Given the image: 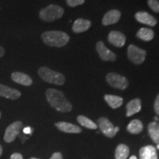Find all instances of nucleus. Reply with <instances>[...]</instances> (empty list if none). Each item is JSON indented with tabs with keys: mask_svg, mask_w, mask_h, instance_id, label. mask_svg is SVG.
I'll use <instances>...</instances> for the list:
<instances>
[{
	"mask_svg": "<svg viewBox=\"0 0 159 159\" xmlns=\"http://www.w3.org/2000/svg\"><path fill=\"white\" fill-rule=\"evenodd\" d=\"M47 99L52 108L60 112H69L72 109L71 102L66 98L62 91L55 89H49L46 91Z\"/></svg>",
	"mask_w": 159,
	"mask_h": 159,
	"instance_id": "nucleus-1",
	"label": "nucleus"
},
{
	"mask_svg": "<svg viewBox=\"0 0 159 159\" xmlns=\"http://www.w3.org/2000/svg\"><path fill=\"white\" fill-rule=\"evenodd\" d=\"M41 38L46 44L49 47H61L66 45L69 41V36L62 31L44 32Z\"/></svg>",
	"mask_w": 159,
	"mask_h": 159,
	"instance_id": "nucleus-2",
	"label": "nucleus"
},
{
	"mask_svg": "<svg viewBox=\"0 0 159 159\" xmlns=\"http://www.w3.org/2000/svg\"><path fill=\"white\" fill-rule=\"evenodd\" d=\"M38 74L43 80L49 83L61 85L65 83V77L63 74L53 71L47 66H43L39 68Z\"/></svg>",
	"mask_w": 159,
	"mask_h": 159,
	"instance_id": "nucleus-3",
	"label": "nucleus"
},
{
	"mask_svg": "<svg viewBox=\"0 0 159 159\" xmlns=\"http://www.w3.org/2000/svg\"><path fill=\"white\" fill-rule=\"evenodd\" d=\"M64 10L63 7L56 5H50L40 11L39 17L45 21H53L61 19Z\"/></svg>",
	"mask_w": 159,
	"mask_h": 159,
	"instance_id": "nucleus-4",
	"label": "nucleus"
},
{
	"mask_svg": "<svg viewBox=\"0 0 159 159\" xmlns=\"http://www.w3.org/2000/svg\"><path fill=\"white\" fill-rule=\"evenodd\" d=\"M97 124L102 134L109 138L116 136V133L119 130V127H114L110 120L105 117H100L98 119Z\"/></svg>",
	"mask_w": 159,
	"mask_h": 159,
	"instance_id": "nucleus-5",
	"label": "nucleus"
},
{
	"mask_svg": "<svg viewBox=\"0 0 159 159\" xmlns=\"http://www.w3.org/2000/svg\"><path fill=\"white\" fill-rule=\"evenodd\" d=\"M147 52L144 49L131 44L128 47V56L131 62L136 64H142L146 57Z\"/></svg>",
	"mask_w": 159,
	"mask_h": 159,
	"instance_id": "nucleus-6",
	"label": "nucleus"
},
{
	"mask_svg": "<svg viewBox=\"0 0 159 159\" xmlns=\"http://www.w3.org/2000/svg\"><path fill=\"white\" fill-rule=\"evenodd\" d=\"M106 80L111 86L120 90H125L128 86V81L126 77L116 73L111 72L107 75Z\"/></svg>",
	"mask_w": 159,
	"mask_h": 159,
	"instance_id": "nucleus-7",
	"label": "nucleus"
},
{
	"mask_svg": "<svg viewBox=\"0 0 159 159\" xmlns=\"http://www.w3.org/2000/svg\"><path fill=\"white\" fill-rule=\"evenodd\" d=\"M23 124L20 121H16L12 123L7 127L5 130V136H4V140L5 142L10 143L13 142L16 138L18 135L19 134L21 129L22 128Z\"/></svg>",
	"mask_w": 159,
	"mask_h": 159,
	"instance_id": "nucleus-8",
	"label": "nucleus"
},
{
	"mask_svg": "<svg viewBox=\"0 0 159 159\" xmlns=\"http://www.w3.org/2000/svg\"><path fill=\"white\" fill-rule=\"evenodd\" d=\"M96 49L99 55V57L105 61H114L116 59V55L113 52L105 47L102 41H98L97 43Z\"/></svg>",
	"mask_w": 159,
	"mask_h": 159,
	"instance_id": "nucleus-9",
	"label": "nucleus"
},
{
	"mask_svg": "<svg viewBox=\"0 0 159 159\" xmlns=\"http://www.w3.org/2000/svg\"><path fill=\"white\" fill-rule=\"evenodd\" d=\"M108 41L117 47H122L126 42V37L119 31H111L108 35Z\"/></svg>",
	"mask_w": 159,
	"mask_h": 159,
	"instance_id": "nucleus-10",
	"label": "nucleus"
},
{
	"mask_svg": "<svg viewBox=\"0 0 159 159\" xmlns=\"http://www.w3.org/2000/svg\"><path fill=\"white\" fill-rule=\"evenodd\" d=\"M135 18H136V19L139 22L149 25L150 27H154L157 24V20L152 15L147 13V12H138V13L135 14Z\"/></svg>",
	"mask_w": 159,
	"mask_h": 159,
	"instance_id": "nucleus-11",
	"label": "nucleus"
},
{
	"mask_svg": "<svg viewBox=\"0 0 159 159\" xmlns=\"http://www.w3.org/2000/svg\"><path fill=\"white\" fill-rule=\"evenodd\" d=\"M121 17V13L118 10H111L106 13L102 19V25L108 26L114 25L119 21Z\"/></svg>",
	"mask_w": 159,
	"mask_h": 159,
	"instance_id": "nucleus-12",
	"label": "nucleus"
},
{
	"mask_svg": "<svg viewBox=\"0 0 159 159\" xmlns=\"http://www.w3.org/2000/svg\"><path fill=\"white\" fill-rule=\"evenodd\" d=\"M0 97H5L10 99H17L21 97V93L16 89L0 84Z\"/></svg>",
	"mask_w": 159,
	"mask_h": 159,
	"instance_id": "nucleus-13",
	"label": "nucleus"
},
{
	"mask_svg": "<svg viewBox=\"0 0 159 159\" xmlns=\"http://www.w3.org/2000/svg\"><path fill=\"white\" fill-rule=\"evenodd\" d=\"M11 78L15 83L25 85V86H30L33 84V80L31 77L22 72L16 71V72L12 73Z\"/></svg>",
	"mask_w": 159,
	"mask_h": 159,
	"instance_id": "nucleus-14",
	"label": "nucleus"
},
{
	"mask_svg": "<svg viewBox=\"0 0 159 159\" xmlns=\"http://www.w3.org/2000/svg\"><path fill=\"white\" fill-rule=\"evenodd\" d=\"M139 158L140 159H158L156 149L152 145L143 147L139 150Z\"/></svg>",
	"mask_w": 159,
	"mask_h": 159,
	"instance_id": "nucleus-15",
	"label": "nucleus"
},
{
	"mask_svg": "<svg viewBox=\"0 0 159 159\" xmlns=\"http://www.w3.org/2000/svg\"><path fill=\"white\" fill-rule=\"evenodd\" d=\"M55 126L57 127L58 130L64 133H68V134H79L82 131V129L80 127L69 122H57L55 123Z\"/></svg>",
	"mask_w": 159,
	"mask_h": 159,
	"instance_id": "nucleus-16",
	"label": "nucleus"
},
{
	"mask_svg": "<svg viewBox=\"0 0 159 159\" xmlns=\"http://www.w3.org/2000/svg\"><path fill=\"white\" fill-rule=\"evenodd\" d=\"M127 116H131L137 114L142 109V102L141 99L136 98L130 101L126 105Z\"/></svg>",
	"mask_w": 159,
	"mask_h": 159,
	"instance_id": "nucleus-17",
	"label": "nucleus"
},
{
	"mask_svg": "<svg viewBox=\"0 0 159 159\" xmlns=\"http://www.w3.org/2000/svg\"><path fill=\"white\" fill-rule=\"evenodd\" d=\"M90 21L83 19H78L75 21L72 26V30L76 33H80L88 30L91 27Z\"/></svg>",
	"mask_w": 159,
	"mask_h": 159,
	"instance_id": "nucleus-18",
	"label": "nucleus"
},
{
	"mask_svg": "<svg viewBox=\"0 0 159 159\" xmlns=\"http://www.w3.org/2000/svg\"><path fill=\"white\" fill-rule=\"evenodd\" d=\"M105 100L108 103L111 108H118L123 103V99L121 97L116 96V95L106 94L105 95Z\"/></svg>",
	"mask_w": 159,
	"mask_h": 159,
	"instance_id": "nucleus-19",
	"label": "nucleus"
},
{
	"mask_svg": "<svg viewBox=\"0 0 159 159\" xmlns=\"http://www.w3.org/2000/svg\"><path fill=\"white\" fill-rule=\"evenodd\" d=\"M148 133L150 138L157 144H159V124L157 122H152L148 125Z\"/></svg>",
	"mask_w": 159,
	"mask_h": 159,
	"instance_id": "nucleus-20",
	"label": "nucleus"
},
{
	"mask_svg": "<svg viewBox=\"0 0 159 159\" xmlns=\"http://www.w3.org/2000/svg\"><path fill=\"white\" fill-rule=\"evenodd\" d=\"M143 128H144V126H143L142 122L139 119H134L130 121L127 127V130L132 134H140L143 130Z\"/></svg>",
	"mask_w": 159,
	"mask_h": 159,
	"instance_id": "nucleus-21",
	"label": "nucleus"
},
{
	"mask_svg": "<svg viewBox=\"0 0 159 159\" xmlns=\"http://www.w3.org/2000/svg\"><path fill=\"white\" fill-rule=\"evenodd\" d=\"M130 153V150L127 145L121 144L116 147L115 150V159H127Z\"/></svg>",
	"mask_w": 159,
	"mask_h": 159,
	"instance_id": "nucleus-22",
	"label": "nucleus"
},
{
	"mask_svg": "<svg viewBox=\"0 0 159 159\" xmlns=\"http://www.w3.org/2000/svg\"><path fill=\"white\" fill-rule=\"evenodd\" d=\"M154 35L153 30L149 28H141L136 33V36L144 41H150L152 40Z\"/></svg>",
	"mask_w": 159,
	"mask_h": 159,
	"instance_id": "nucleus-23",
	"label": "nucleus"
},
{
	"mask_svg": "<svg viewBox=\"0 0 159 159\" xmlns=\"http://www.w3.org/2000/svg\"><path fill=\"white\" fill-rule=\"evenodd\" d=\"M77 120L82 126L88 129L95 130V129L97 128V125H96V123H94L90 119L87 118L86 116H83V115H80V116H77Z\"/></svg>",
	"mask_w": 159,
	"mask_h": 159,
	"instance_id": "nucleus-24",
	"label": "nucleus"
},
{
	"mask_svg": "<svg viewBox=\"0 0 159 159\" xmlns=\"http://www.w3.org/2000/svg\"><path fill=\"white\" fill-rule=\"evenodd\" d=\"M149 7L156 13H159V2L158 0H148Z\"/></svg>",
	"mask_w": 159,
	"mask_h": 159,
	"instance_id": "nucleus-25",
	"label": "nucleus"
},
{
	"mask_svg": "<svg viewBox=\"0 0 159 159\" xmlns=\"http://www.w3.org/2000/svg\"><path fill=\"white\" fill-rule=\"evenodd\" d=\"M66 2L69 7H74L77 5H83L85 2V0H66Z\"/></svg>",
	"mask_w": 159,
	"mask_h": 159,
	"instance_id": "nucleus-26",
	"label": "nucleus"
},
{
	"mask_svg": "<svg viewBox=\"0 0 159 159\" xmlns=\"http://www.w3.org/2000/svg\"><path fill=\"white\" fill-rule=\"evenodd\" d=\"M154 109H155V111H156V114L159 116V94H158V96L156 97V100H155Z\"/></svg>",
	"mask_w": 159,
	"mask_h": 159,
	"instance_id": "nucleus-27",
	"label": "nucleus"
},
{
	"mask_svg": "<svg viewBox=\"0 0 159 159\" xmlns=\"http://www.w3.org/2000/svg\"><path fill=\"white\" fill-rule=\"evenodd\" d=\"M50 159H63L62 154H61V152H55V153L51 156Z\"/></svg>",
	"mask_w": 159,
	"mask_h": 159,
	"instance_id": "nucleus-28",
	"label": "nucleus"
},
{
	"mask_svg": "<svg viewBox=\"0 0 159 159\" xmlns=\"http://www.w3.org/2000/svg\"><path fill=\"white\" fill-rule=\"evenodd\" d=\"M11 159H23V157L21 154L16 152V153H13L11 156Z\"/></svg>",
	"mask_w": 159,
	"mask_h": 159,
	"instance_id": "nucleus-29",
	"label": "nucleus"
},
{
	"mask_svg": "<svg viewBox=\"0 0 159 159\" xmlns=\"http://www.w3.org/2000/svg\"><path fill=\"white\" fill-rule=\"evenodd\" d=\"M31 128H30V127H27V128H25L24 129V133L25 134H31Z\"/></svg>",
	"mask_w": 159,
	"mask_h": 159,
	"instance_id": "nucleus-30",
	"label": "nucleus"
},
{
	"mask_svg": "<svg viewBox=\"0 0 159 159\" xmlns=\"http://www.w3.org/2000/svg\"><path fill=\"white\" fill-rule=\"evenodd\" d=\"M4 55H5V49L0 46V58H1Z\"/></svg>",
	"mask_w": 159,
	"mask_h": 159,
	"instance_id": "nucleus-31",
	"label": "nucleus"
},
{
	"mask_svg": "<svg viewBox=\"0 0 159 159\" xmlns=\"http://www.w3.org/2000/svg\"><path fill=\"white\" fill-rule=\"evenodd\" d=\"M2 148L1 145H0V156H2Z\"/></svg>",
	"mask_w": 159,
	"mask_h": 159,
	"instance_id": "nucleus-32",
	"label": "nucleus"
},
{
	"mask_svg": "<svg viewBox=\"0 0 159 159\" xmlns=\"http://www.w3.org/2000/svg\"><path fill=\"white\" fill-rule=\"evenodd\" d=\"M129 159H137V158L135 156H132Z\"/></svg>",
	"mask_w": 159,
	"mask_h": 159,
	"instance_id": "nucleus-33",
	"label": "nucleus"
},
{
	"mask_svg": "<svg viewBox=\"0 0 159 159\" xmlns=\"http://www.w3.org/2000/svg\"><path fill=\"white\" fill-rule=\"evenodd\" d=\"M154 119H155V120H156V121H158V117H157V116H156V117H154Z\"/></svg>",
	"mask_w": 159,
	"mask_h": 159,
	"instance_id": "nucleus-34",
	"label": "nucleus"
},
{
	"mask_svg": "<svg viewBox=\"0 0 159 159\" xmlns=\"http://www.w3.org/2000/svg\"><path fill=\"white\" fill-rule=\"evenodd\" d=\"M157 148H158L159 150V144H158V145H157Z\"/></svg>",
	"mask_w": 159,
	"mask_h": 159,
	"instance_id": "nucleus-35",
	"label": "nucleus"
},
{
	"mask_svg": "<svg viewBox=\"0 0 159 159\" xmlns=\"http://www.w3.org/2000/svg\"><path fill=\"white\" fill-rule=\"evenodd\" d=\"M30 159H39V158H31Z\"/></svg>",
	"mask_w": 159,
	"mask_h": 159,
	"instance_id": "nucleus-36",
	"label": "nucleus"
},
{
	"mask_svg": "<svg viewBox=\"0 0 159 159\" xmlns=\"http://www.w3.org/2000/svg\"><path fill=\"white\" fill-rule=\"evenodd\" d=\"M0 118H1V112H0Z\"/></svg>",
	"mask_w": 159,
	"mask_h": 159,
	"instance_id": "nucleus-37",
	"label": "nucleus"
}]
</instances>
